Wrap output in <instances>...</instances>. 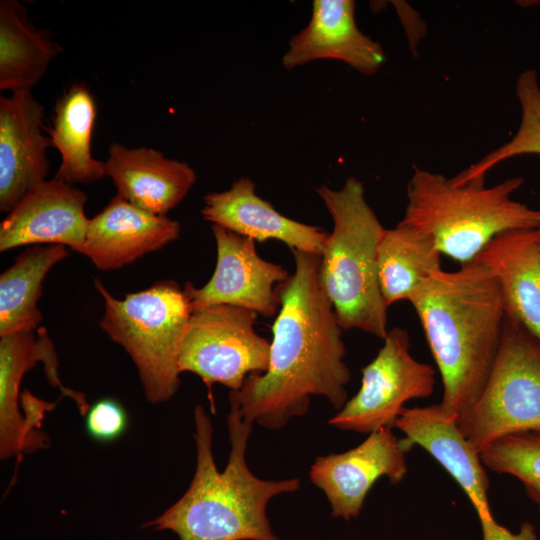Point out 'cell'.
I'll use <instances>...</instances> for the list:
<instances>
[{"instance_id": "28", "label": "cell", "mask_w": 540, "mask_h": 540, "mask_svg": "<svg viewBox=\"0 0 540 540\" xmlns=\"http://www.w3.org/2000/svg\"><path fill=\"white\" fill-rule=\"evenodd\" d=\"M538 219H539V224H540V210H538Z\"/></svg>"}, {"instance_id": "7", "label": "cell", "mask_w": 540, "mask_h": 540, "mask_svg": "<svg viewBox=\"0 0 540 540\" xmlns=\"http://www.w3.org/2000/svg\"><path fill=\"white\" fill-rule=\"evenodd\" d=\"M480 453L498 438L540 432V342L505 314L495 364L477 402L456 420Z\"/></svg>"}, {"instance_id": "14", "label": "cell", "mask_w": 540, "mask_h": 540, "mask_svg": "<svg viewBox=\"0 0 540 540\" xmlns=\"http://www.w3.org/2000/svg\"><path fill=\"white\" fill-rule=\"evenodd\" d=\"M87 195L55 178L33 187L0 224V251L56 244L78 252L89 221Z\"/></svg>"}, {"instance_id": "12", "label": "cell", "mask_w": 540, "mask_h": 540, "mask_svg": "<svg viewBox=\"0 0 540 540\" xmlns=\"http://www.w3.org/2000/svg\"><path fill=\"white\" fill-rule=\"evenodd\" d=\"M392 429L374 431L348 451L315 458L309 478L324 492L332 517L346 521L357 518L378 479L385 476L396 484L405 477V453L411 446L404 438L399 440Z\"/></svg>"}, {"instance_id": "8", "label": "cell", "mask_w": 540, "mask_h": 540, "mask_svg": "<svg viewBox=\"0 0 540 540\" xmlns=\"http://www.w3.org/2000/svg\"><path fill=\"white\" fill-rule=\"evenodd\" d=\"M257 317L254 311L231 305H213L191 314L179 351L178 370L201 378L213 413L214 384L236 391L248 375L268 369L270 342L256 332Z\"/></svg>"}, {"instance_id": "20", "label": "cell", "mask_w": 540, "mask_h": 540, "mask_svg": "<svg viewBox=\"0 0 540 540\" xmlns=\"http://www.w3.org/2000/svg\"><path fill=\"white\" fill-rule=\"evenodd\" d=\"M475 259L496 278L505 314L540 342V227L503 232Z\"/></svg>"}, {"instance_id": "3", "label": "cell", "mask_w": 540, "mask_h": 540, "mask_svg": "<svg viewBox=\"0 0 540 540\" xmlns=\"http://www.w3.org/2000/svg\"><path fill=\"white\" fill-rule=\"evenodd\" d=\"M196 468L186 492L144 526L170 530L180 540H280L266 514L270 500L300 489L298 478L264 480L248 467L246 451L254 423L230 408L228 461L219 471L213 426L201 405L194 409Z\"/></svg>"}, {"instance_id": "13", "label": "cell", "mask_w": 540, "mask_h": 540, "mask_svg": "<svg viewBox=\"0 0 540 540\" xmlns=\"http://www.w3.org/2000/svg\"><path fill=\"white\" fill-rule=\"evenodd\" d=\"M42 362L51 385L74 400L82 415L89 408L85 397L67 389L58 374V360L46 329L4 336L0 339V456L1 459L46 446L42 432L33 431L20 412V386L25 373Z\"/></svg>"}, {"instance_id": "11", "label": "cell", "mask_w": 540, "mask_h": 540, "mask_svg": "<svg viewBox=\"0 0 540 540\" xmlns=\"http://www.w3.org/2000/svg\"><path fill=\"white\" fill-rule=\"evenodd\" d=\"M217 262L210 280L201 288L186 282L184 291L192 312L213 305H231L264 317L278 313L277 286L290 274L282 266L262 259L255 241L212 225Z\"/></svg>"}, {"instance_id": "4", "label": "cell", "mask_w": 540, "mask_h": 540, "mask_svg": "<svg viewBox=\"0 0 540 540\" xmlns=\"http://www.w3.org/2000/svg\"><path fill=\"white\" fill-rule=\"evenodd\" d=\"M523 182L513 177L490 187L456 185L440 173L414 166L399 223L428 235L442 255L463 265L503 232L540 227L538 210L512 198Z\"/></svg>"}, {"instance_id": "17", "label": "cell", "mask_w": 540, "mask_h": 540, "mask_svg": "<svg viewBox=\"0 0 540 540\" xmlns=\"http://www.w3.org/2000/svg\"><path fill=\"white\" fill-rule=\"evenodd\" d=\"M320 59L342 61L365 75L383 64L380 44L356 25L354 1L314 0L308 25L291 38L282 63L293 69Z\"/></svg>"}, {"instance_id": "23", "label": "cell", "mask_w": 540, "mask_h": 540, "mask_svg": "<svg viewBox=\"0 0 540 540\" xmlns=\"http://www.w3.org/2000/svg\"><path fill=\"white\" fill-rule=\"evenodd\" d=\"M441 252L426 234L398 223L384 230L378 246V279L387 307L411 301L441 270Z\"/></svg>"}, {"instance_id": "9", "label": "cell", "mask_w": 540, "mask_h": 540, "mask_svg": "<svg viewBox=\"0 0 540 540\" xmlns=\"http://www.w3.org/2000/svg\"><path fill=\"white\" fill-rule=\"evenodd\" d=\"M383 341L376 357L362 368L360 389L329 419V425L365 434L394 428L407 401L433 394L436 371L411 355L408 331L394 327Z\"/></svg>"}, {"instance_id": "10", "label": "cell", "mask_w": 540, "mask_h": 540, "mask_svg": "<svg viewBox=\"0 0 540 540\" xmlns=\"http://www.w3.org/2000/svg\"><path fill=\"white\" fill-rule=\"evenodd\" d=\"M394 427L405 434L411 447L417 444L425 449L461 487L477 512L483 540H539L530 522H523L519 532L513 533L495 521L488 501L489 479L479 453L440 404L405 407Z\"/></svg>"}, {"instance_id": "25", "label": "cell", "mask_w": 540, "mask_h": 540, "mask_svg": "<svg viewBox=\"0 0 540 540\" xmlns=\"http://www.w3.org/2000/svg\"><path fill=\"white\" fill-rule=\"evenodd\" d=\"M516 95L521 122L515 135L452 177L454 184H484L486 174L501 162L526 154L540 155V85L534 69H527L518 76Z\"/></svg>"}, {"instance_id": "21", "label": "cell", "mask_w": 540, "mask_h": 540, "mask_svg": "<svg viewBox=\"0 0 540 540\" xmlns=\"http://www.w3.org/2000/svg\"><path fill=\"white\" fill-rule=\"evenodd\" d=\"M95 119V99L85 85H71L57 100L52 125L44 128L61 156L55 179L74 185L92 183L106 175L104 162L91 154Z\"/></svg>"}, {"instance_id": "2", "label": "cell", "mask_w": 540, "mask_h": 540, "mask_svg": "<svg viewBox=\"0 0 540 540\" xmlns=\"http://www.w3.org/2000/svg\"><path fill=\"white\" fill-rule=\"evenodd\" d=\"M439 369V403L456 420L482 394L495 364L505 319L496 278L477 259L438 270L411 301Z\"/></svg>"}, {"instance_id": "26", "label": "cell", "mask_w": 540, "mask_h": 540, "mask_svg": "<svg viewBox=\"0 0 540 540\" xmlns=\"http://www.w3.org/2000/svg\"><path fill=\"white\" fill-rule=\"evenodd\" d=\"M479 456L485 467L518 479L540 515V432H522L496 439Z\"/></svg>"}, {"instance_id": "24", "label": "cell", "mask_w": 540, "mask_h": 540, "mask_svg": "<svg viewBox=\"0 0 540 540\" xmlns=\"http://www.w3.org/2000/svg\"><path fill=\"white\" fill-rule=\"evenodd\" d=\"M66 246L34 245L18 255L0 276V337L35 331L43 319L38 309L43 281L68 256Z\"/></svg>"}, {"instance_id": "18", "label": "cell", "mask_w": 540, "mask_h": 540, "mask_svg": "<svg viewBox=\"0 0 540 540\" xmlns=\"http://www.w3.org/2000/svg\"><path fill=\"white\" fill-rule=\"evenodd\" d=\"M203 201L201 214L212 225L254 241L279 240L291 250L322 254L329 233L282 215L256 194L248 177L235 180L226 191L205 195Z\"/></svg>"}, {"instance_id": "15", "label": "cell", "mask_w": 540, "mask_h": 540, "mask_svg": "<svg viewBox=\"0 0 540 540\" xmlns=\"http://www.w3.org/2000/svg\"><path fill=\"white\" fill-rule=\"evenodd\" d=\"M44 107L31 91L0 96V210L9 213L49 171Z\"/></svg>"}, {"instance_id": "6", "label": "cell", "mask_w": 540, "mask_h": 540, "mask_svg": "<svg viewBox=\"0 0 540 540\" xmlns=\"http://www.w3.org/2000/svg\"><path fill=\"white\" fill-rule=\"evenodd\" d=\"M94 286L104 300L100 328L134 362L146 399H171L180 386L178 357L192 314L184 288L165 280L117 299L100 279Z\"/></svg>"}, {"instance_id": "1", "label": "cell", "mask_w": 540, "mask_h": 540, "mask_svg": "<svg viewBox=\"0 0 540 540\" xmlns=\"http://www.w3.org/2000/svg\"><path fill=\"white\" fill-rule=\"evenodd\" d=\"M291 252L294 272L277 286L280 308L272 325L268 369L248 375L239 390L229 392L232 408L270 430L305 415L314 395L340 410L351 380L343 329L320 280L321 255Z\"/></svg>"}, {"instance_id": "16", "label": "cell", "mask_w": 540, "mask_h": 540, "mask_svg": "<svg viewBox=\"0 0 540 540\" xmlns=\"http://www.w3.org/2000/svg\"><path fill=\"white\" fill-rule=\"evenodd\" d=\"M180 232L178 221L140 209L116 194L90 219L77 253L99 270H116L178 239Z\"/></svg>"}, {"instance_id": "19", "label": "cell", "mask_w": 540, "mask_h": 540, "mask_svg": "<svg viewBox=\"0 0 540 540\" xmlns=\"http://www.w3.org/2000/svg\"><path fill=\"white\" fill-rule=\"evenodd\" d=\"M104 164L119 196L162 216L185 198L197 179L189 164L168 159L162 152L146 147L128 148L113 143Z\"/></svg>"}, {"instance_id": "5", "label": "cell", "mask_w": 540, "mask_h": 540, "mask_svg": "<svg viewBox=\"0 0 540 540\" xmlns=\"http://www.w3.org/2000/svg\"><path fill=\"white\" fill-rule=\"evenodd\" d=\"M316 192L333 220L320 260L322 288L343 330L384 339L388 307L379 286L378 246L385 228L358 179L347 178L337 190L323 185Z\"/></svg>"}, {"instance_id": "27", "label": "cell", "mask_w": 540, "mask_h": 540, "mask_svg": "<svg viewBox=\"0 0 540 540\" xmlns=\"http://www.w3.org/2000/svg\"><path fill=\"white\" fill-rule=\"evenodd\" d=\"M84 417L86 433L91 439L101 443L119 439L129 424L126 409L113 398L97 400L89 406Z\"/></svg>"}, {"instance_id": "22", "label": "cell", "mask_w": 540, "mask_h": 540, "mask_svg": "<svg viewBox=\"0 0 540 540\" xmlns=\"http://www.w3.org/2000/svg\"><path fill=\"white\" fill-rule=\"evenodd\" d=\"M47 29H37L16 0L0 1V89L31 91L62 52Z\"/></svg>"}]
</instances>
